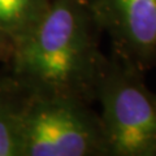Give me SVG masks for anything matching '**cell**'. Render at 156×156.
<instances>
[{"label":"cell","mask_w":156,"mask_h":156,"mask_svg":"<svg viewBox=\"0 0 156 156\" xmlns=\"http://www.w3.org/2000/svg\"><path fill=\"white\" fill-rule=\"evenodd\" d=\"M90 0H51L41 20L14 42L11 77L33 95L91 104L108 61Z\"/></svg>","instance_id":"obj_1"},{"label":"cell","mask_w":156,"mask_h":156,"mask_svg":"<svg viewBox=\"0 0 156 156\" xmlns=\"http://www.w3.org/2000/svg\"><path fill=\"white\" fill-rule=\"evenodd\" d=\"M50 3L51 0H0V31L14 43L33 29Z\"/></svg>","instance_id":"obj_6"},{"label":"cell","mask_w":156,"mask_h":156,"mask_svg":"<svg viewBox=\"0 0 156 156\" xmlns=\"http://www.w3.org/2000/svg\"><path fill=\"white\" fill-rule=\"evenodd\" d=\"M116 57L146 73L156 66V0H90Z\"/></svg>","instance_id":"obj_4"},{"label":"cell","mask_w":156,"mask_h":156,"mask_svg":"<svg viewBox=\"0 0 156 156\" xmlns=\"http://www.w3.org/2000/svg\"><path fill=\"white\" fill-rule=\"evenodd\" d=\"M13 47H14V43L12 39L0 31V62L11 60Z\"/></svg>","instance_id":"obj_7"},{"label":"cell","mask_w":156,"mask_h":156,"mask_svg":"<svg viewBox=\"0 0 156 156\" xmlns=\"http://www.w3.org/2000/svg\"><path fill=\"white\" fill-rule=\"evenodd\" d=\"M144 73L112 55L96 92L108 156H156V94Z\"/></svg>","instance_id":"obj_2"},{"label":"cell","mask_w":156,"mask_h":156,"mask_svg":"<svg viewBox=\"0 0 156 156\" xmlns=\"http://www.w3.org/2000/svg\"><path fill=\"white\" fill-rule=\"evenodd\" d=\"M22 156H108L99 113L74 98L30 94Z\"/></svg>","instance_id":"obj_3"},{"label":"cell","mask_w":156,"mask_h":156,"mask_svg":"<svg viewBox=\"0 0 156 156\" xmlns=\"http://www.w3.org/2000/svg\"><path fill=\"white\" fill-rule=\"evenodd\" d=\"M30 92L8 77H0V156H22L23 116Z\"/></svg>","instance_id":"obj_5"}]
</instances>
